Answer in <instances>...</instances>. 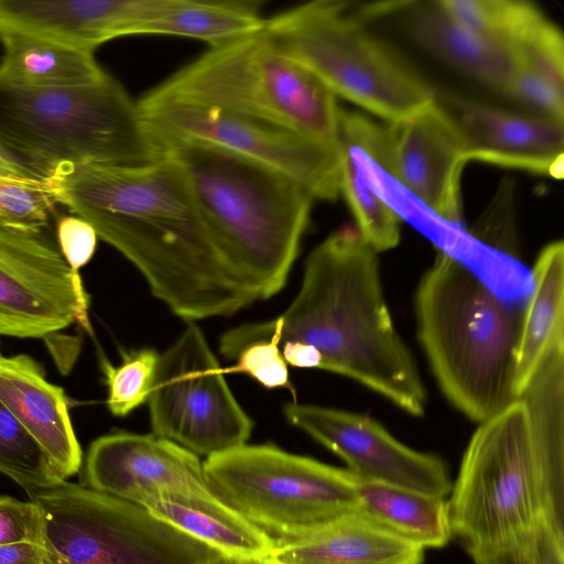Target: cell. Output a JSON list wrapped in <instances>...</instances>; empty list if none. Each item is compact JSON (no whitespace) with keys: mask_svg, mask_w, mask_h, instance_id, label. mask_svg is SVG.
Here are the masks:
<instances>
[{"mask_svg":"<svg viewBox=\"0 0 564 564\" xmlns=\"http://www.w3.org/2000/svg\"><path fill=\"white\" fill-rule=\"evenodd\" d=\"M532 290L522 311L514 367L518 399L543 358L564 346V243L545 246L532 268Z\"/></svg>","mask_w":564,"mask_h":564,"instance_id":"24","label":"cell"},{"mask_svg":"<svg viewBox=\"0 0 564 564\" xmlns=\"http://www.w3.org/2000/svg\"><path fill=\"white\" fill-rule=\"evenodd\" d=\"M83 486L137 505L159 492L214 495L197 455L154 434L129 432L90 444Z\"/></svg>","mask_w":564,"mask_h":564,"instance_id":"16","label":"cell"},{"mask_svg":"<svg viewBox=\"0 0 564 564\" xmlns=\"http://www.w3.org/2000/svg\"><path fill=\"white\" fill-rule=\"evenodd\" d=\"M159 142L257 300L280 292L297 258L313 196L288 175L231 152L187 141Z\"/></svg>","mask_w":564,"mask_h":564,"instance_id":"4","label":"cell"},{"mask_svg":"<svg viewBox=\"0 0 564 564\" xmlns=\"http://www.w3.org/2000/svg\"><path fill=\"white\" fill-rule=\"evenodd\" d=\"M0 83L23 88H65L102 79L94 52L20 32L0 34Z\"/></svg>","mask_w":564,"mask_h":564,"instance_id":"25","label":"cell"},{"mask_svg":"<svg viewBox=\"0 0 564 564\" xmlns=\"http://www.w3.org/2000/svg\"><path fill=\"white\" fill-rule=\"evenodd\" d=\"M140 506L223 554L227 560H265L276 542L215 495L159 492Z\"/></svg>","mask_w":564,"mask_h":564,"instance_id":"23","label":"cell"},{"mask_svg":"<svg viewBox=\"0 0 564 564\" xmlns=\"http://www.w3.org/2000/svg\"><path fill=\"white\" fill-rule=\"evenodd\" d=\"M0 355H1V352H0Z\"/></svg>","mask_w":564,"mask_h":564,"instance_id":"41","label":"cell"},{"mask_svg":"<svg viewBox=\"0 0 564 564\" xmlns=\"http://www.w3.org/2000/svg\"><path fill=\"white\" fill-rule=\"evenodd\" d=\"M235 360L236 365L227 371L248 375L268 389L291 387L286 362L274 339L247 345Z\"/></svg>","mask_w":564,"mask_h":564,"instance_id":"33","label":"cell"},{"mask_svg":"<svg viewBox=\"0 0 564 564\" xmlns=\"http://www.w3.org/2000/svg\"><path fill=\"white\" fill-rule=\"evenodd\" d=\"M466 551L474 564H564V533L543 528Z\"/></svg>","mask_w":564,"mask_h":564,"instance_id":"31","label":"cell"},{"mask_svg":"<svg viewBox=\"0 0 564 564\" xmlns=\"http://www.w3.org/2000/svg\"><path fill=\"white\" fill-rule=\"evenodd\" d=\"M467 163L460 133L437 97L414 116L384 124L377 164L442 219L459 225L460 175Z\"/></svg>","mask_w":564,"mask_h":564,"instance_id":"15","label":"cell"},{"mask_svg":"<svg viewBox=\"0 0 564 564\" xmlns=\"http://www.w3.org/2000/svg\"><path fill=\"white\" fill-rule=\"evenodd\" d=\"M438 102L460 133L467 162L563 177V121L454 97Z\"/></svg>","mask_w":564,"mask_h":564,"instance_id":"17","label":"cell"},{"mask_svg":"<svg viewBox=\"0 0 564 564\" xmlns=\"http://www.w3.org/2000/svg\"><path fill=\"white\" fill-rule=\"evenodd\" d=\"M48 564H224L218 551L144 507L66 480L30 498Z\"/></svg>","mask_w":564,"mask_h":564,"instance_id":"9","label":"cell"},{"mask_svg":"<svg viewBox=\"0 0 564 564\" xmlns=\"http://www.w3.org/2000/svg\"><path fill=\"white\" fill-rule=\"evenodd\" d=\"M41 514L35 502L0 495V545L30 542L41 545Z\"/></svg>","mask_w":564,"mask_h":564,"instance_id":"34","label":"cell"},{"mask_svg":"<svg viewBox=\"0 0 564 564\" xmlns=\"http://www.w3.org/2000/svg\"><path fill=\"white\" fill-rule=\"evenodd\" d=\"M346 1H314L265 19L262 32L335 96L388 122L435 101L422 75L352 13Z\"/></svg>","mask_w":564,"mask_h":564,"instance_id":"8","label":"cell"},{"mask_svg":"<svg viewBox=\"0 0 564 564\" xmlns=\"http://www.w3.org/2000/svg\"><path fill=\"white\" fill-rule=\"evenodd\" d=\"M154 89L336 147V96L262 30L210 47Z\"/></svg>","mask_w":564,"mask_h":564,"instance_id":"7","label":"cell"},{"mask_svg":"<svg viewBox=\"0 0 564 564\" xmlns=\"http://www.w3.org/2000/svg\"><path fill=\"white\" fill-rule=\"evenodd\" d=\"M356 491L361 513L423 549L443 547L453 536L443 497L358 477Z\"/></svg>","mask_w":564,"mask_h":564,"instance_id":"28","label":"cell"},{"mask_svg":"<svg viewBox=\"0 0 564 564\" xmlns=\"http://www.w3.org/2000/svg\"><path fill=\"white\" fill-rule=\"evenodd\" d=\"M414 37L451 67L508 95L516 63L509 45L453 19L440 1L403 2Z\"/></svg>","mask_w":564,"mask_h":564,"instance_id":"22","label":"cell"},{"mask_svg":"<svg viewBox=\"0 0 564 564\" xmlns=\"http://www.w3.org/2000/svg\"><path fill=\"white\" fill-rule=\"evenodd\" d=\"M447 500L467 550L551 529L564 533V377L538 372L519 399L479 423Z\"/></svg>","mask_w":564,"mask_h":564,"instance_id":"3","label":"cell"},{"mask_svg":"<svg viewBox=\"0 0 564 564\" xmlns=\"http://www.w3.org/2000/svg\"><path fill=\"white\" fill-rule=\"evenodd\" d=\"M0 473L25 490L29 498L65 480L36 441L1 401Z\"/></svg>","mask_w":564,"mask_h":564,"instance_id":"29","label":"cell"},{"mask_svg":"<svg viewBox=\"0 0 564 564\" xmlns=\"http://www.w3.org/2000/svg\"><path fill=\"white\" fill-rule=\"evenodd\" d=\"M224 564H272L265 560H246V561H238V560H227Z\"/></svg>","mask_w":564,"mask_h":564,"instance_id":"39","label":"cell"},{"mask_svg":"<svg viewBox=\"0 0 564 564\" xmlns=\"http://www.w3.org/2000/svg\"><path fill=\"white\" fill-rule=\"evenodd\" d=\"M0 226H4V227H11L6 220H3L1 217H0ZM13 228V227H11Z\"/></svg>","mask_w":564,"mask_h":564,"instance_id":"40","label":"cell"},{"mask_svg":"<svg viewBox=\"0 0 564 564\" xmlns=\"http://www.w3.org/2000/svg\"><path fill=\"white\" fill-rule=\"evenodd\" d=\"M160 355L152 348H140L122 355V362L111 365L102 359L101 368L108 387L107 406L116 416H127L149 400L154 387Z\"/></svg>","mask_w":564,"mask_h":564,"instance_id":"30","label":"cell"},{"mask_svg":"<svg viewBox=\"0 0 564 564\" xmlns=\"http://www.w3.org/2000/svg\"><path fill=\"white\" fill-rule=\"evenodd\" d=\"M377 251L356 227L330 234L307 257L295 299L276 318L227 332L220 352L235 359L265 339L300 341L321 357L319 369L350 378L421 416L426 391L397 332L382 291Z\"/></svg>","mask_w":564,"mask_h":564,"instance_id":"2","label":"cell"},{"mask_svg":"<svg viewBox=\"0 0 564 564\" xmlns=\"http://www.w3.org/2000/svg\"><path fill=\"white\" fill-rule=\"evenodd\" d=\"M138 104L158 140L206 144L252 160L293 178L313 198L339 194L336 147L154 88Z\"/></svg>","mask_w":564,"mask_h":564,"instance_id":"12","label":"cell"},{"mask_svg":"<svg viewBox=\"0 0 564 564\" xmlns=\"http://www.w3.org/2000/svg\"><path fill=\"white\" fill-rule=\"evenodd\" d=\"M148 403L153 434L197 456L242 446L253 429L194 322L160 356Z\"/></svg>","mask_w":564,"mask_h":564,"instance_id":"11","label":"cell"},{"mask_svg":"<svg viewBox=\"0 0 564 564\" xmlns=\"http://www.w3.org/2000/svg\"><path fill=\"white\" fill-rule=\"evenodd\" d=\"M0 564H48L43 547L22 542L0 545Z\"/></svg>","mask_w":564,"mask_h":564,"instance_id":"36","label":"cell"},{"mask_svg":"<svg viewBox=\"0 0 564 564\" xmlns=\"http://www.w3.org/2000/svg\"><path fill=\"white\" fill-rule=\"evenodd\" d=\"M285 362L297 368H319L321 357L315 348L300 341H285L281 345Z\"/></svg>","mask_w":564,"mask_h":564,"instance_id":"37","label":"cell"},{"mask_svg":"<svg viewBox=\"0 0 564 564\" xmlns=\"http://www.w3.org/2000/svg\"><path fill=\"white\" fill-rule=\"evenodd\" d=\"M98 236L94 227L85 219L73 215L63 216L56 224L57 248L74 273L93 258Z\"/></svg>","mask_w":564,"mask_h":564,"instance_id":"35","label":"cell"},{"mask_svg":"<svg viewBox=\"0 0 564 564\" xmlns=\"http://www.w3.org/2000/svg\"><path fill=\"white\" fill-rule=\"evenodd\" d=\"M516 73L508 97L530 112L563 121L564 42L561 31L542 13L508 44Z\"/></svg>","mask_w":564,"mask_h":564,"instance_id":"26","label":"cell"},{"mask_svg":"<svg viewBox=\"0 0 564 564\" xmlns=\"http://www.w3.org/2000/svg\"><path fill=\"white\" fill-rule=\"evenodd\" d=\"M520 305L498 297L440 251L416 289L417 336L434 378L446 399L475 422L517 400Z\"/></svg>","mask_w":564,"mask_h":564,"instance_id":"5","label":"cell"},{"mask_svg":"<svg viewBox=\"0 0 564 564\" xmlns=\"http://www.w3.org/2000/svg\"><path fill=\"white\" fill-rule=\"evenodd\" d=\"M0 144L43 178L65 164L133 166L164 155L138 101L108 74L65 88L0 83Z\"/></svg>","mask_w":564,"mask_h":564,"instance_id":"6","label":"cell"},{"mask_svg":"<svg viewBox=\"0 0 564 564\" xmlns=\"http://www.w3.org/2000/svg\"><path fill=\"white\" fill-rule=\"evenodd\" d=\"M44 183L54 202L88 221L178 317L229 316L258 301L165 154L133 166L65 164Z\"/></svg>","mask_w":564,"mask_h":564,"instance_id":"1","label":"cell"},{"mask_svg":"<svg viewBox=\"0 0 564 564\" xmlns=\"http://www.w3.org/2000/svg\"><path fill=\"white\" fill-rule=\"evenodd\" d=\"M260 1L155 0L139 34L189 37L224 45L263 29Z\"/></svg>","mask_w":564,"mask_h":564,"instance_id":"27","label":"cell"},{"mask_svg":"<svg viewBox=\"0 0 564 564\" xmlns=\"http://www.w3.org/2000/svg\"><path fill=\"white\" fill-rule=\"evenodd\" d=\"M55 204L44 180L0 175V217L11 227L42 231L54 212Z\"/></svg>","mask_w":564,"mask_h":564,"instance_id":"32","label":"cell"},{"mask_svg":"<svg viewBox=\"0 0 564 564\" xmlns=\"http://www.w3.org/2000/svg\"><path fill=\"white\" fill-rule=\"evenodd\" d=\"M79 273L42 231L0 226V335L44 338L73 323L91 332Z\"/></svg>","mask_w":564,"mask_h":564,"instance_id":"13","label":"cell"},{"mask_svg":"<svg viewBox=\"0 0 564 564\" xmlns=\"http://www.w3.org/2000/svg\"><path fill=\"white\" fill-rule=\"evenodd\" d=\"M382 124L361 113L340 110L336 140L339 193L356 220L361 237L377 251L400 240V218L376 192L370 174Z\"/></svg>","mask_w":564,"mask_h":564,"instance_id":"21","label":"cell"},{"mask_svg":"<svg viewBox=\"0 0 564 564\" xmlns=\"http://www.w3.org/2000/svg\"><path fill=\"white\" fill-rule=\"evenodd\" d=\"M0 175L23 180H44L37 172L7 151L1 144Z\"/></svg>","mask_w":564,"mask_h":564,"instance_id":"38","label":"cell"},{"mask_svg":"<svg viewBox=\"0 0 564 564\" xmlns=\"http://www.w3.org/2000/svg\"><path fill=\"white\" fill-rule=\"evenodd\" d=\"M424 551L355 510L301 538L276 543L265 561L272 564H423Z\"/></svg>","mask_w":564,"mask_h":564,"instance_id":"20","label":"cell"},{"mask_svg":"<svg viewBox=\"0 0 564 564\" xmlns=\"http://www.w3.org/2000/svg\"><path fill=\"white\" fill-rule=\"evenodd\" d=\"M0 401L43 449L66 480L83 465L64 389L46 380L28 355H0Z\"/></svg>","mask_w":564,"mask_h":564,"instance_id":"19","label":"cell"},{"mask_svg":"<svg viewBox=\"0 0 564 564\" xmlns=\"http://www.w3.org/2000/svg\"><path fill=\"white\" fill-rule=\"evenodd\" d=\"M150 0H0V34L30 33L78 48L137 35Z\"/></svg>","mask_w":564,"mask_h":564,"instance_id":"18","label":"cell"},{"mask_svg":"<svg viewBox=\"0 0 564 564\" xmlns=\"http://www.w3.org/2000/svg\"><path fill=\"white\" fill-rule=\"evenodd\" d=\"M203 467L212 492L276 543L358 510L357 476L349 469L271 444H245L206 458Z\"/></svg>","mask_w":564,"mask_h":564,"instance_id":"10","label":"cell"},{"mask_svg":"<svg viewBox=\"0 0 564 564\" xmlns=\"http://www.w3.org/2000/svg\"><path fill=\"white\" fill-rule=\"evenodd\" d=\"M289 423L334 452L358 478L445 498L452 480L445 462L399 442L369 416L308 403L284 406Z\"/></svg>","mask_w":564,"mask_h":564,"instance_id":"14","label":"cell"}]
</instances>
